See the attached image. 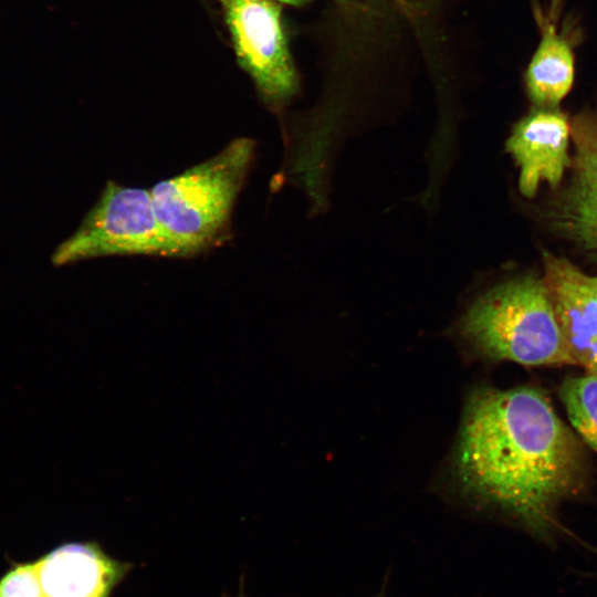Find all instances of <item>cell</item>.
<instances>
[{
  "mask_svg": "<svg viewBox=\"0 0 597 597\" xmlns=\"http://www.w3.org/2000/svg\"><path fill=\"white\" fill-rule=\"evenodd\" d=\"M125 255L172 258L150 189L108 180L76 231L52 255L55 265Z\"/></svg>",
  "mask_w": 597,
  "mask_h": 597,
  "instance_id": "obj_4",
  "label": "cell"
},
{
  "mask_svg": "<svg viewBox=\"0 0 597 597\" xmlns=\"http://www.w3.org/2000/svg\"><path fill=\"white\" fill-rule=\"evenodd\" d=\"M454 462L468 494L547 544L561 533L562 504L579 495L588 478L579 439L531 386L472 390Z\"/></svg>",
  "mask_w": 597,
  "mask_h": 597,
  "instance_id": "obj_1",
  "label": "cell"
},
{
  "mask_svg": "<svg viewBox=\"0 0 597 597\" xmlns=\"http://www.w3.org/2000/svg\"><path fill=\"white\" fill-rule=\"evenodd\" d=\"M254 155L255 142L239 137L214 156L150 188L172 258L205 253L231 237L233 209Z\"/></svg>",
  "mask_w": 597,
  "mask_h": 597,
  "instance_id": "obj_2",
  "label": "cell"
},
{
  "mask_svg": "<svg viewBox=\"0 0 597 597\" xmlns=\"http://www.w3.org/2000/svg\"><path fill=\"white\" fill-rule=\"evenodd\" d=\"M572 178L549 210L551 223L597 261V111L573 121Z\"/></svg>",
  "mask_w": 597,
  "mask_h": 597,
  "instance_id": "obj_7",
  "label": "cell"
},
{
  "mask_svg": "<svg viewBox=\"0 0 597 597\" xmlns=\"http://www.w3.org/2000/svg\"><path fill=\"white\" fill-rule=\"evenodd\" d=\"M238 597H245L244 595L240 594Z\"/></svg>",
  "mask_w": 597,
  "mask_h": 597,
  "instance_id": "obj_14",
  "label": "cell"
},
{
  "mask_svg": "<svg viewBox=\"0 0 597 597\" xmlns=\"http://www.w3.org/2000/svg\"><path fill=\"white\" fill-rule=\"evenodd\" d=\"M34 565L42 597H107L128 570L91 542L63 544Z\"/></svg>",
  "mask_w": 597,
  "mask_h": 597,
  "instance_id": "obj_9",
  "label": "cell"
},
{
  "mask_svg": "<svg viewBox=\"0 0 597 597\" xmlns=\"http://www.w3.org/2000/svg\"><path fill=\"white\" fill-rule=\"evenodd\" d=\"M459 332L490 360L576 365L542 277L534 274L511 277L480 294L461 316Z\"/></svg>",
  "mask_w": 597,
  "mask_h": 597,
  "instance_id": "obj_3",
  "label": "cell"
},
{
  "mask_svg": "<svg viewBox=\"0 0 597 597\" xmlns=\"http://www.w3.org/2000/svg\"><path fill=\"white\" fill-rule=\"evenodd\" d=\"M377 597H384V595H383V594H380V595H379V596H377Z\"/></svg>",
  "mask_w": 597,
  "mask_h": 597,
  "instance_id": "obj_15",
  "label": "cell"
},
{
  "mask_svg": "<svg viewBox=\"0 0 597 597\" xmlns=\"http://www.w3.org/2000/svg\"><path fill=\"white\" fill-rule=\"evenodd\" d=\"M240 66L272 106L290 100L298 80L275 0H219Z\"/></svg>",
  "mask_w": 597,
  "mask_h": 597,
  "instance_id": "obj_5",
  "label": "cell"
},
{
  "mask_svg": "<svg viewBox=\"0 0 597 597\" xmlns=\"http://www.w3.org/2000/svg\"><path fill=\"white\" fill-rule=\"evenodd\" d=\"M0 597H42L34 562L17 565L1 578Z\"/></svg>",
  "mask_w": 597,
  "mask_h": 597,
  "instance_id": "obj_12",
  "label": "cell"
},
{
  "mask_svg": "<svg viewBox=\"0 0 597 597\" xmlns=\"http://www.w3.org/2000/svg\"><path fill=\"white\" fill-rule=\"evenodd\" d=\"M572 125L559 107L534 106L512 129L506 150L520 169L519 189L532 199L542 184L557 188L572 166Z\"/></svg>",
  "mask_w": 597,
  "mask_h": 597,
  "instance_id": "obj_8",
  "label": "cell"
},
{
  "mask_svg": "<svg viewBox=\"0 0 597 597\" xmlns=\"http://www.w3.org/2000/svg\"><path fill=\"white\" fill-rule=\"evenodd\" d=\"M541 18V41L525 72L526 92L534 106L558 107L573 86L572 44L555 23Z\"/></svg>",
  "mask_w": 597,
  "mask_h": 597,
  "instance_id": "obj_10",
  "label": "cell"
},
{
  "mask_svg": "<svg viewBox=\"0 0 597 597\" xmlns=\"http://www.w3.org/2000/svg\"><path fill=\"white\" fill-rule=\"evenodd\" d=\"M559 397L573 428L597 452V377L587 374L565 379Z\"/></svg>",
  "mask_w": 597,
  "mask_h": 597,
  "instance_id": "obj_11",
  "label": "cell"
},
{
  "mask_svg": "<svg viewBox=\"0 0 597 597\" xmlns=\"http://www.w3.org/2000/svg\"><path fill=\"white\" fill-rule=\"evenodd\" d=\"M275 1H277L280 3H287V4L296 6V4H302V3L308 2L311 0H275ZM337 1L345 2V1H348V0H337Z\"/></svg>",
  "mask_w": 597,
  "mask_h": 597,
  "instance_id": "obj_13",
  "label": "cell"
},
{
  "mask_svg": "<svg viewBox=\"0 0 597 597\" xmlns=\"http://www.w3.org/2000/svg\"><path fill=\"white\" fill-rule=\"evenodd\" d=\"M542 281L576 365L597 377V275L543 251Z\"/></svg>",
  "mask_w": 597,
  "mask_h": 597,
  "instance_id": "obj_6",
  "label": "cell"
}]
</instances>
